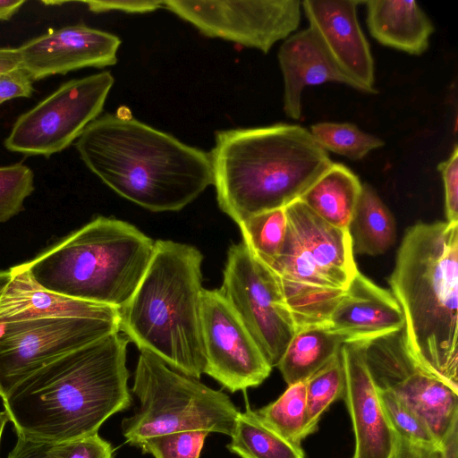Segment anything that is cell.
Returning <instances> with one entry per match:
<instances>
[{
  "label": "cell",
  "mask_w": 458,
  "mask_h": 458,
  "mask_svg": "<svg viewBox=\"0 0 458 458\" xmlns=\"http://www.w3.org/2000/svg\"><path fill=\"white\" fill-rule=\"evenodd\" d=\"M202 261V253L191 245L155 241L140 283L119 310L120 332L140 352H148L198 379L205 367Z\"/></svg>",
  "instance_id": "5b68a950"
},
{
  "label": "cell",
  "mask_w": 458,
  "mask_h": 458,
  "mask_svg": "<svg viewBox=\"0 0 458 458\" xmlns=\"http://www.w3.org/2000/svg\"><path fill=\"white\" fill-rule=\"evenodd\" d=\"M33 81L21 67L0 75V104L15 98L31 97Z\"/></svg>",
  "instance_id": "e575fe53"
},
{
  "label": "cell",
  "mask_w": 458,
  "mask_h": 458,
  "mask_svg": "<svg viewBox=\"0 0 458 458\" xmlns=\"http://www.w3.org/2000/svg\"><path fill=\"white\" fill-rule=\"evenodd\" d=\"M388 282L403 314L410 353L458 392V224L410 227Z\"/></svg>",
  "instance_id": "3957f363"
},
{
  "label": "cell",
  "mask_w": 458,
  "mask_h": 458,
  "mask_svg": "<svg viewBox=\"0 0 458 458\" xmlns=\"http://www.w3.org/2000/svg\"><path fill=\"white\" fill-rule=\"evenodd\" d=\"M209 433L185 430L147 438L138 446L154 458H199Z\"/></svg>",
  "instance_id": "1f68e13d"
},
{
  "label": "cell",
  "mask_w": 458,
  "mask_h": 458,
  "mask_svg": "<svg viewBox=\"0 0 458 458\" xmlns=\"http://www.w3.org/2000/svg\"><path fill=\"white\" fill-rule=\"evenodd\" d=\"M390 458H446L443 450L407 440L396 435L394 450Z\"/></svg>",
  "instance_id": "74e56055"
},
{
  "label": "cell",
  "mask_w": 458,
  "mask_h": 458,
  "mask_svg": "<svg viewBox=\"0 0 458 458\" xmlns=\"http://www.w3.org/2000/svg\"><path fill=\"white\" fill-rule=\"evenodd\" d=\"M377 390L386 415L396 435L414 443L440 447L422 420L392 389Z\"/></svg>",
  "instance_id": "f546056e"
},
{
  "label": "cell",
  "mask_w": 458,
  "mask_h": 458,
  "mask_svg": "<svg viewBox=\"0 0 458 458\" xmlns=\"http://www.w3.org/2000/svg\"><path fill=\"white\" fill-rule=\"evenodd\" d=\"M154 249L155 241L133 225L98 216L21 265L51 293L120 310L136 291Z\"/></svg>",
  "instance_id": "8992f818"
},
{
  "label": "cell",
  "mask_w": 458,
  "mask_h": 458,
  "mask_svg": "<svg viewBox=\"0 0 458 458\" xmlns=\"http://www.w3.org/2000/svg\"><path fill=\"white\" fill-rule=\"evenodd\" d=\"M121 332L70 352L33 371L2 398L17 436L48 443L98 433L114 414L128 409L126 353Z\"/></svg>",
  "instance_id": "6da1fadb"
},
{
  "label": "cell",
  "mask_w": 458,
  "mask_h": 458,
  "mask_svg": "<svg viewBox=\"0 0 458 458\" xmlns=\"http://www.w3.org/2000/svg\"><path fill=\"white\" fill-rule=\"evenodd\" d=\"M441 173L445 187V204L446 222L458 224V148L455 145L453 153L437 166Z\"/></svg>",
  "instance_id": "836d02e7"
},
{
  "label": "cell",
  "mask_w": 458,
  "mask_h": 458,
  "mask_svg": "<svg viewBox=\"0 0 458 458\" xmlns=\"http://www.w3.org/2000/svg\"><path fill=\"white\" fill-rule=\"evenodd\" d=\"M120 38L109 32L77 24L34 38L18 47L21 65L34 81L71 71L114 65Z\"/></svg>",
  "instance_id": "9a60e30c"
},
{
  "label": "cell",
  "mask_w": 458,
  "mask_h": 458,
  "mask_svg": "<svg viewBox=\"0 0 458 458\" xmlns=\"http://www.w3.org/2000/svg\"><path fill=\"white\" fill-rule=\"evenodd\" d=\"M7 458H55V443L17 436L16 443Z\"/></svg>",
  "instance_id": "8d00e7d4"
},
{
  "label": "cell",
  "mask_w": 458,
  "mask_h": 458,
  "mask_svg": "<svg viewBox=\"0 0 458 458\" xmlns=\"http://www.w3.org/2000/svg\"><path fill=\"white\" fill-rule=\"evenodd\" d=\"M348 232L353 254L379 255L395 242L394 218L369 184H362Z\"/></svg>",
  "instance_id": "cb8c5ba5"
},
{
  "label": "cell",
  "mask_w": 458,
  "mask_h": 458,
  "mask_svg": "<svg viewBox=\"0 0 458 458\" xmlns=\"http://www.w3.org/2000/svg\"><path fill=\"white\" fill-rule=\"evenodd\" d=\"M55 458H114L112 445L98 433L55 444Z\"/></svg>",
  "instance_id": "d6a6232c"
},
{
  "label": "cell",
  "mask_w": 458,
  "mask_h": 458,
  "mask_svg": "<svg viewBox=\"0 0 458 458\" xmlns=\"http://www.w3.org/2000/svg\"><path fill=\"white\" fill-rule=\"evenodd\" d=\"M287 214L280 208L255 215L239 225L242 242L263 264L274 260L281 252L286 230Z\"/></svg>",
  "instance_id": "4316f807"
},
{
  "label": "cell",
  "mask_w": 458,
  "mask_h": 458,
  "mask_svg": "<svg viewBox=\"0 0 458 458\" xmlns=\"http://www.w3.org/2000/svg\"><path fill=\"white\" fill-rule=\"evenodd\" d=\"M201 332L203 373L232 393L256 387L272 367L220 289H204Z\"/></svg>",
  "instance_id": "5bb4252c"
},
{
  "label": "cell",
  "mask_w": 458,
  "mask_h": 458,
  "mask_svg": "<svg viewBox=\"0 0 458 458\" xmlns=\"http://www.w3.org/2000/svg\"><path fill=\"white\" fill-rule=\"evenodd\" d=\"M332 330L349 342L367 341L402 330L403 311L392 293L359 270L329 318Z\"/></svg>",
  "instance_id": "d6986e66"
},
{
  "label": "cell",
  "mask_w": 458,
  "mask_h": 458,
  "mask_svg": "<svg viewBox=\"0 0 458 458\" xmlns=\"http://www.w3.org/2000/svg\"><path fill=\"white\" fill-rule=\"evenodd\" d=\"M163 6L210 38L267 53L301 21L299 0H166Z\"/></svg>",
  "instance_id": "4fadbf2b"
},
{
  "label": "cell",
  "mask_w": 458,
  "mask_h": 458,
  "mask_svg": "<svg viewBox=\"0 0 458 458\" xmlns=\"http://www.w3.org/2000/svg\"><path fill=\"white\" fill-rule=\"evenodd\" d=\"M361 189L349 168L334 162L299 199L329 225L348 230Z\"/></svg>",
  "instance_id": "7402d4cb"
},
{
  "label": "cell",
  "mask_w": 458,
  "mask_h": 458,
  "mask_svg": "<svg viewBox=\"0 0 458 458\" xmlns=\"http://www.w3.org/2000/svg\"><path fill=\"white\" fill-rule=\"evenodd\" d=\"M347 336L330 327H311L297 330L277 368L287 385L306 381L337 354L348 343Z\"/></svg>",
  "instance_id": "603a6c76"
},
{
  "label": "cell",
  "mask_w": 458,
  "mask_h": 458,
  "mask_svg": "<svg viewBox=\"0 0 458 458\" xmlns=\"http://www.w3.org/2000/svg\"><path fill=\"white\" fill-rule=\"evenodd\" d=\"M10 271H0V285L4 284L10 279ZM1 396V393H0Z\"/></svg>",
  "instance_id": "b9f144b4"
},
{
  "label": "cell",
  "mask_w": 458,
  "mask_h": 458,
  "mask_svg": "<svg viewBox=\"0 0 458 458\" xmlns=\"http://www.w3.org/2000/svg\"><path fill=\"white\" fill-rule=\"evenodd\" d=\"M226 448L241 458H305L292 443L265 424L249 406L240 411Z\"/></svg>",
  "instance_id": "d4e9b609"
},
{
  "label": "cell",
  "mask_w": 458,
  "mask_h": 458,
  "mask_svg": "<svg viewBox=\"0 0 458 458\" xmlns=\"http://www.w3.org/2000/svg\"><path fill=\"white\" fill-rule=\"evenodd\" d=\"M363 2L354 0H305L301 7L310 27L318 35L338 65L365 92L374 89V61L369 42L357 18V6Z\"/></svg>",
  "instance_id": "e0dca14e"
},
{
  "label": "cell",
  "mask_w": 458,
  "mask_h": 458,
  "mask_svg": "<svg viewBox=\"0 0 458 458\" xmlns=\"http://www.w3.org/2000/svg\"><path fill=\"white\" fill-rule=\"evenodd\" d=\"M21 65V57L18 48H0V75L14 70Z\"/></svg>",
  "instance_id": "f35d334b"
},
{
  "label": "cell",
  "mask_w": 458,
  "mask_h": 458,
  "mask_svg": "<svg viewBox=\"0 0 458 458\" xmlns=\"http://www.w3.org/2000/svg\"><path fill=\"white\" fill-rule=\"evenodd\" d=\"M345 375L344 398L355 438L352 458H390L396 434L381 403L360 342L341 346Z\"/></svg>",
  "instance_id": "2e32d148"
},
{
  "label": "cell",
  "mask_w": 458,
  "mask_h": 458,
  "mask_svg": "<svg viewBox=\"0 0 458 458\" xmlns=\"http://www.w3.org/2000/svg\"><path fill=\"white\" fill-rule=\"evenodd\" d=\"M307 433L318 429L321 416L335 401L344 399L345 375L341 354L310 376L306 381Z\"/></svg>",
  "instance_id": "83f0119b"
},
{
  "label": "cell",
  "mask_w": 458,
  "mask_h": 458,
  "mask_svg": "<svg viewBox=\"0 0 458 458\" xmlns=\"http://www.w3.org/2000/svg\"><path fill=\"white\" fill-rule=\"evenodd\" d=\"M215 140L209 155L217 203L238 225L299 199L334 163L297 124L224 130Z\"/></svg>",
  "instance_id": "277c9868"
},
{
  "label": "cell",
  "mask_w": 458,
  "mask_h": 458,
  "mask_svg": "<svg viewBox=\"0 0 458 458\" xmlns=\"http://www.w3.org/2000/svg\"><path fill=\"white\" fill-rule=\"evenodd\" d=\"M75 148L106 186L153 212L178 211L213 184L209 153L143 123L126 109L92 121Z\"/></svg>",
  "instance_id": "7a4b0ae2"
},
{
  "label": "cell",
  "mask_w": 458,
  "mask_h": 458,
  "mask_svg": "<svg viewBox=\"0 0 458 458\" xmlns=\"http://www.w3.org/2000/svg\"><path fill=\"white\" fill-rule=\"evenodd\" d=\"M365 4L369 30L380 44L415 55L427 50L434 26L416 1L370 0Z\"/></svg>",
  "instance_id": "44dd1931"
},
{
  "label": "cell",
  "mask_w": 458,
  "mask_h": 458,
  "mask_svg": "<svg viewBox=\"0 0 458 458\" xmlns=\"http://www.w3.org/2000/svg\"><path fill=\"white\" fill-rule=\"evenodd\" d=\"M24 3V0H0V20L11 19Z\"/></svg>",
  "instance_id": "ab89813d"
},
{
  "label": "cell",
  "mask_w": 458,
  "mask_h": 458,
  "mask_svg": "<svg viewBox=\"0 0 458 458\" xmlns=\"http://www.w3.org/2000/svg\"><path fill=\"white\" fill-rule=\"evenodd\" d=\"M11 276L0 285V324L44 318H96L119 309L64 297L39 286L21 264L9 269Z\"/></svg>",
  "instance_id": "ffe728a7"
},
{
  "label": "cell",
  "mask_w": 458,
  "mask_h": 458,
  "mask_svg": "<svg viewBox=\"0 0 458 458\" xmlns=\"http://www.w3.org/2000/svg\"><path fill=\"white\" fill-rule=\"evenodd\" d=\"M255 411L265 424L280 436L301 445L308 437L305 381L289 385L276 401Z\"/></svg>",
  "instance_id": "484cf974"
},
{
  "label": "cell",
  "mask_w": 458,
  "mask_h": 458,
  "mask_svg": "<svg viewBox=\"0 0 458 458\" xmlns=\"http://www.w3.org/2000/svg\"><path fill=\"white\" fill-rule=\"evenodd\" d=\"M9 421L10 420L7 412L4 410L0 411V445L4 429Z\"/></svg>",
  "instance_id": "60d3db41"
},
{
  "label": "cell",
  "mask_w": 458,
  "mask_h": 458,
  "mask_svg": "<svg viewBox=\"0 0 458 458\" xmlns=\"http://www.w3.org/2000/svg\"><path fill=\"white\" fill-rule=\"evenodd\" d=\"M89 9L94 13L120 11L129 13H145L156 11L163 6V1H85Z\"/></svg>",
  "instance_id": "d590c367"
},
{
  "label": "cell",
  "mask_w": 458,
  "mask_h": 458,
  "mask_svg": "<svg viewBox=\"0 0 458 458\" xmlns=\"http://www.w3.org/2000/svg\"><path fill=\"white\" fill-rule=\"evenodd\" d=\"M279 255L264 264L290 310L296 331L329 327V318L358 272L348 230L336 228L300 199L285 207Z\"/></svg>",
  "instance_id": "52a82bcc"
},
{
  "label": "cell",
  "mask_w": 458,
  "mask_h": 458,
  "mask_svg": "<svg viewBox=\"0 0 458 458\" xmlns=\"http://www.w3.org/2000/svg\"><path fill=\"white\" fill-rule=\"evenodd\" d=\"M132 393L140 407L123 420L122 433L137 447L147 438L185 430L230 437L240 413L224 392L172 369L146 351L138 359Z\"/></svg>",
  "instance_id": "ba28073f"
},
{
  "label": "cell",
  "mask_w": 458,
  "mask_h": 458,
  "mask_svg": "<svg viewBox=\"0 0 458 458\" xmlns=\"http://www.w3.org/2000/svg\"><path fill=\"white\" fill-rule=\"evenodd\" d=\"M360 344L377 387L392 389L422 420L445 457L457 458L458 392L418 364L403 329Z\"/></svg>",
  "instance_id": "9c48e42d"
},
{
  "label": "cell",
  "mask_w": 458,
  "mask_h": 458,
  "mask_svg": "<svg viewBox=\"0 0 458 458\" xmlns=\"http://www.w3.org/2000/svg\"><path fill=\"white\" fill-rule=\"evenodd\" d=\"M34 191V174L22 164L0 166V224L23 209Z\"/></svg>",
  "instance_id": "4dcf8cb0"
},
{
  "label": "cell",
  "mask_w": 458,
  "mask_h": 458,
  "mask_svg": "<svg viewBox=\"0 0 458 458\" xmlns=\"http://www.w3.org/2000/svg\"><path fill=\"white\" fill-rule=\"evenodd\" d=\"M120 332V313L0 324L1 398L20 380L70 352Z\"/></svg>",
  "instance_id": "7c38bea8"
},
{
  "label": "cell",
  "mask_w": 458,
  "mask_h": 458,
  "mask_svg": "<svg viewBox=\"0 0 458 458\" xmlns=\"http://www.w3.org/2000/svg\"><path fill=\"white\" fill-rule=\"evenodd\" d=\"M114 81L106 71L62 84L17 118L5 148L44 157L64 150L99 116Z\"/></svg>",
  "instance_id": "30bf717a"
},
{
  "label": "cell",
  "mask_w": 458,
  "mask_h": 458,
  "mask_svg": "<svg viewBox=\"0 0 458 458\" xmlns=\"http://www.w3.org/2000/svg\"><path fill=\"white\" fill-rule=\"evenodd\" d=\"M220 291L271 367H276L296 326L271 273L243 242L228 249Z\"/></svg>",
  "instance_id": "8fae6325"
},
{
  "label": "cell",
  "mask_w": 458,
  "mask_h": 458,
  "mask_svg": "<svg viewBox=\"0 0 458 458\" xmlns=\"http://www.w3.org/2000/svg\"><path fill=\"white\" fill-rule=\"evenodd\" d=\"M284 78V110L292 119L301 118V94L307 86L338 82L365 92L335 61L310 27L289 36L278 51Z\"/></svg>",
  "instance_id": "ac0fdd59"
},
{
  "label": "cell",
  "mask_w": 458,
  "mask_h": 458,
  "mask_svg": "<svg viewBox=\"0 0 458 458\" xmlns=\"http://www.w3.org/2000/svg\"><path fill=\"white\" fill-rule=\"evenodd\" d=\"M310 131L327 152L352 160H360L385 144L380 138L350 123L322 122L313 124Z\"/></svg>",
  "instance_id": "f1b7e54d"
}]
</instances>
